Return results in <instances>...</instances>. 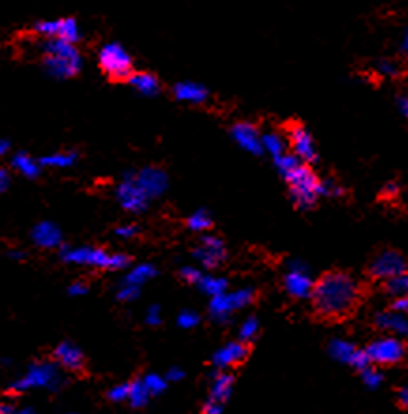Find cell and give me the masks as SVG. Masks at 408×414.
I'll return each instance as SVG.
<instances>
[{
    "label": "cell",
    "instance_id": "6da1fadb",
    "mask_svg": "<svg viewBox=\"0 0 408 414\" xmlns=\"http://www.w3.org/2000/svg\"><path fill=\"white\" fill-rule=\"evenodd\" d=\"M361 298V286L352 275L330 272L318 279L312 290V305L322 318H345L352 313Z\"/></svg>",
    "mask_w": 408,
    "mask_h": 414
},
{
    "label": "cell",
    "instance_id": "7a4b0ae2",
    "mask_svg": "<svg viewBox=\"0 0 408 414\" xmlns=\"http://www.w3.org/2000/svg\"><path fill=\"white\" fill-rule=\"evenodd\" d=\"M275 166L281 177L288 183L290 200L294 201V206L299 209H310L316 204L322 179L316 177L309 164H305L294 153H284L275 160Z\"/></svg>",
    "mask_w": 408,
    "mask_h": 414
},
{
    "label": "cell",
    "instance_id": "3957f363",
    "mask_svg": "<svg viewBox=\"0 0 408 414\" xmlns=\"http://www.w3.org/2000/svg\"><path fill=\"white\" fill-rule=\"evenodd\" d=\"M43 61L42 66L47 76L55 79H70L74 78L81 66H83V58L81 53L74 45L61 40V38H53V40H43Z\"/></svg>",
    "mask_w": 408,
    "mask_h": 414
},
{
    "label": "cell",
    "instance_id": "277c9868",
    "mask_svg": "<svg viewBox=\"0 0 408 414\" xmlns=\"http://www.w3.org/2000/svg\"><path fill=\"white\" fill-rule=\"evenodd\" d=\"M64 386V377L61 373V367L55 362H34L28 365L27 373L23 375L21 379H17L15 382L8 386L10 393H23L28 390H50V392H56Z\"/></svg>",
    "mask_w": 408,
    "mask_h": 414
},
{
    "label": "cell",
    "instance_id": "5b68a950",
    "mask_svg": "<svg viewBox=\"0 0 408 414\" xmlns=\"http://www.w3.org/2000/svg\"><path fill=\"white\" fill-rule=\"evenodd\" d=\"M98 65L102 72L109 79L120 81V79H130L132 72V57L120 43L109 42L102 45L98 53Z\"/></svg>",
    "mask_w": 408,
    "mask_h": 414
},
{
    "label": "cell",
    "instance_id": "8992f818",
    "mask_svg": "<svg viewBox=\"0 0 408 414\" xmlns=\"http://www.w3.org/2000/svg\"><path fill=\"white\" fill-rule=\"evenodd\" d=\"M365 352L371 360V364L376 365V367L378 365L386 367V365L399 364L407 354V347H405V341L399 337L382 336L367 345Z\"/></svg>",
    "mask_w": 408,
    "mask_h": 414
},
{
    "label": "cell",
    "instance_id": "52a82bcc",
    "mask_svg": "<svg viewBox=\"0 0 408 414\" xmlns=\"http://www.w3.org/2000/svg\"><path fill=\"white\" fill-rule=\"evenodd\" d=\"M316 281H312L309 272V265L305 264L299 258H294L288 262V272L284 273L282 286L288 296L294 300H307L312 296Z\"/></svg>",
    "mask_w": 408,
    "mask_h": 414
},
{
    "label": "cell",
    "instance_id": "ba28073f",
    "mask_svg": "<svg viewBox=\"0 0 408 414\" xmlns=\"http://www.w3.org/2000/svg\"><path fill=\"white\" fill-rule=\"evenodd\" d=\"M61 257L74 265H89L98 270H113V254L98 247H63Z\"/></svg>",
    "mask_w": 408,
    "mask_h": 414
},
{
    "label": "cell",
    "instance_id": "9c48e42d",
    "mask_svg": "<svg viewBox=\"0 0 408 414\" xmlns=\"http://www.w3.org/2000/svg\"><path fill=\"white\" fill-rule=\"evenodd\" d=\"M115 198L128 213H143L151 201V198L136 183L134 172H127L122 175V181L115 188Z\"/></svg>",
    "mask_w": 408,
    "mask_h": 414
},
{
    "label": "cell",
    "instance_id": "30bf717a",
    "mask_svg": "<svg viewBox=\"0 0 408 414\" xmlns=\"http://www.w3.org/2000/svg\"><path fill=\"white\" fill-rule=\"evenodd\" d=\"M369 273H371V277L380 279V281L387 283L391 279L408 273V264L401 252L387 249L378 252L373 258V262L369 264Z\"/></svg>",
    "mask_w": 408,
    "mask_h": 414
},
{
    "label": "cell",
    "instance_id": "8fae6325",
    "mask_svg": "<svg viewBox=\"0 0 408 414\" xmlns=\"http://www.w3.org/2000/svg\"><path fill=\"white\" fill-rule=\"evenodd\" d=\"M226 245L218 236L207 234L200 239V245L192 250V257L196 258L205 270H215L226 260Z\"/></svg>",
    "mask_w": 408,
    "mask_h": 414
},
{
    "label": "cell",
    "instance_id": "7c38bea8",
    "mask_svg": "<svg viewBox=\"0 0 408 414\" xmlns=\"http://www.w3.org/2000/svg\"><path fill=\"white\" fill-rule=\"evenodd\" d=\"M134 179L136 183L141 186V190L147 194L151 200L160 198L168 190L169 179L168 173L164 172L162 168H156V166L141 168V170L134 172Z\"/></svg>",
    "mask_w": 408,
    "mask_h": 414
},
{
    "label": "cell",
    "instance_id": "4fadbf2b",
    "mask_svg": "<svg viewBox=\"0 0 408 414\" xmlns=\"http://www.w3.org/2000/svg\"><path fill=\"white\" fill-rule=\"evenodd\" d=\"M288 142L290 147H292V153H294L297 158H301L305 164H310V162H314L318 158L314 140L310 136L309 130L305 129L303 124H299V122L290 124Z\"/></svg>",
    "mask_w": 408,
    "mask_h": 414
},
{
    "label": "cell",
    "instance_id": "5bb4252c",
    "mask_svg": "<svg viewBox=\"0 0 408 414\" xmlns=\"http://www.w3.org/2000/svg\"><path fill=\"white\" fill-rule=\"evenodd\" d=\"M246 356H248V345L243 341H230V343L222 345L213 354L211 362L218 371H226V369H232L235 365L243 364Z\"/></svg>",
    "mask_w": 408,
    "mask_h": 414
},
{
    "label": "cell",
    "instance_id": "9a60e30c",
    "mask_svg": "<svg viewBox=\"0 0 408 414\" xmlns=\"http://www.w3.org/2000/svg\"><path fill=\"white\" fill-rule=\"evenodd\" d=\"M374 326L387 336L408 339V314L395 313L391 309H386V311L376 313Z\"/></svg>",
    "mask_w": 408,
    "mask_h": 414
},
{
    "label": "cell",
    "instance_id": "2e32d148",
    "mask_svg": "<svg viewBox=\"0 0 408 414\" xmlns=\"http://www.w3.org/2000/svg\"><path fill=\"white\" fill-rule=\"evenodd\" d=\"M53 360L61 369L72 373L81 371L85 365L83 352L78 345L70 343V341H63V343L56 345L55 350H53Z\"/></svg>",
    "mask_w": 408,
    "mask_h": 414
},
{
    "label": "cell",
    "instance_id": "e0dca14e",
    "mask_svg": "<svg viewBox=\"0 0 408 414\" xmlns=\"http://www.w3.org/2000/svg\"><path fill=\"white\" fill-rule=\"evenodd\" d=\"M232 138L241 149H245L246 153H250V155H261V153H264L261 134L250 122H237V124H233Z\"/></svg>",
    "mask_w": 408,
    "mask_h": 414
},
{
    "label": "cell",
    "instance_id": "ac0fdd59",
    "mask_svg": "<svg viewBox=\"0 0 408 414\" xmlns=\"http://www.w3.org/2000/svg\"><path fill=\"white\" fill-rule=\"evenodd\" d=\"M30 239L36 247L40 249H58L63 247V232L56 226L55 222L42 221L34 224V228L30 232Z\"/></svg>",
    "mask_w": 408,
    "mask_h": 414
},
{
    "label": "cell",
    "instance_id": "d6986e66",
    "mask_svg": "<svg viewBox=\"0 0 408 414\" xmlns=\"http://www.w3.org/2000/svg\"><path fill=\"white\" fill-rule=\"evenodd\" d=\"M173 96L184 104H205L209 98V91L196 81H179L173 85Z\"/></svg>",
    "mask_w": 408,
    "mask_h": 414
},
{
    "label": "cell",
    "instance_id": "ffe728a7",
    "mask_svg": "<svg viewBox=\"0 0 408 414\" xmlns=\"http://www.w3.org/2000/svg\"><path fill=\"white\" fill-rule=\"evenodd\" d=\"M233 384H235V377L228 371H217L213 375L211 388H209V401L224 405L226 401L232 397Z\"/></svg>",
    "mask_w": 408,
    "mask_h": 414
},
{
    "label": "cell",
    "instance_id": "44dd1931",
    "mask_svg": "<svg viewBox=\"0 0 408 414\" xmlns=\"http://www.w3.org/2000/svg\"><path fill=\"white\" fill-rule=\"evenodd\" d=\"M328 352H330V356L339 362V364H346L352 367L354 362H356V358L361 352V349H358L352 341H346V339H331L330 345H328Z\"/></svg>",
    "mask_w": 408,
    "mask_h": 414
},
{
    "label": "cell",
    "instance_id": "7402d4cb",
    "mask_svg": "<svg viewBox=\"0 0 408 414\" xmlns=\"http://www.w3.org/2000/svg\"><path fill=\"white\" fill-rule=\"evenodd\" d=\"M10 164L14 168L15 172L21 173L23 177L27 179H34L40 175L42 172V164H40V160H34V158L27 155V153H15L12 155V160H10Z\"/></svg>",
    "mask_w": 408,
    "mask_h": 414
},
{
    "label": "cell",
    "instance_id": "603a6c76",
    "mask_svg": "<svg viewBox=\"0 0 408 414\" xmlns=\"http://www.w3.org/2000/svg\"><path fill=\"white\" fill-rule=\"evenodd\" d=\"M128 83L132 85L134 91H138L143 96H155L160 91V83H158V79L153 76V74H149V72H134L130 79H128Z\"/></svg>",
    "mask_w": 408,
    "mask_h": 414
},
{
    "label": "cell",
    "instance_id": "cb8c5ba5",
    "mask_svg": "<svg viewBox=\"0 0 408 414\" xmlns=\"http://www.w3.org/2000/svg\"><path fill=\"white\" fill-rule=\"evenodd\" d=\"M76 160H78L76 151H58L40 158V164L42 168H70L76 164Z\"/></svg>",
    "mask_w": 408,
    "mask_h": 414
},
{
    "label": "cell",
    "instance_id": "d4e9b609",
    "mask_svg": "<svg viewBox=\"0 0 408 414\" xmlns=\"http://www.w3.org/2000/svg\"><path fill=\"white\" fill-rule=\"evenodd\" d=\"M197 288L209 296V298H217L222 294L228 292V281L224 277H217V275H204L202 281L197 283Z\"/></svg>",
    "mask_w": 408,
    "mask_h": 414
},
{
    "label": "cell",
    "instance_id": "484cf974",
    "mask_svg": "<svg viewBox=\"0 0 408 414\" xmlns=\"http://www.w3.org/2000/svg\"><path fill=\"white\" fill-rule=\"evenodd\" d=\"M261 145H264V153H268L273 157V160H277L279 157H282L286 153V142L279 132L269 130L266 134H261Z\"/></svg>",
    "mask_w": 408,
    "mask_h": 414
},
{
    "label": "cell",
    "instance_id": "4316f807",
    "mask_svg": "<svg viewBox=\"0 0 408 414\" xmlns=\"http://www.w3.org/2000/svg\"><path fill=\"white\" fill-rule=\"evenodd\" d=\"M156 275V268L151 264H138L134 265L132 270H128L127 277H125V281L122 283H127V285H134V286H140L145 285L147 281H151V279Z\"/></svg>",
    "mask_w": 408,
    "mask_h": 414
},
{
    "label": "cell",
    "instance_id": "83f0119b",
    "mask_svg": "<svg viewBox=\"0 0 408 414\" xmlns=\"http://www.w3.org/2000/svg\"><path fill=\"white\" fill-rule=\"evenodd\" d=\"M149 397H151V393H149V390L143 384V380L136 379L130 382V397H128L130 407L143 408L149 403Z\"/></svg>",
    "mask_w": 408,
    "mask_h": 414
},
{
    "label": "cell",
    "instance_id": "f1b7e54d",
    "mask_svg": "<svg viewBox=\"0 0 408 414\" xmlns=\"http://www.w3.org/2000/svg\"><path fill=\"white\" fill-rule=\"evenodd\" d=\"M58 38L64 40V42L68 43H76L79 42V38H81V30H79V25L76 19H72V17H66V19H61V29H58Z\"/></svg>",
    "mask_w": 408,
    "mask_h": 414
},
{
    "label": "cell",
    "instance_id": "f546056e",
    "mask_svg": "<svg viewBox=\"0 0 408 414\" xmlns=\"http://www.w3.org/2000/svg\"><path fill=\"white\" fill-rule=\"evenodd\" d=\"M186 224H189V228H191L192 232H207V230L213 226V219L211 215L207 213L205 209H197V211H194V213L189 217Z\"/></svg>",
    "mask_w": 408,
    "mask_h": 414
},
{
    "label": "cell",
    "instance_id": "4dcf8cb0",
    "mask_svg": "<svg viewBox=\"0 0 408 414\" xmlns=\"http://www.w3.org/2000/svg\"><path fill=\"white\" fill-rule=\"evenodd\" d=\"M384 288L391 298H408V273L384 283Z\"/></svg>",
    "mask_w": 408,
    "mask_h": 414
},
{
    "label": "cell",
    "instance_id": "1f68e13d",
    "mask_svg": "<svg viewBox=\"0 0 408 414\" xmlns=\"http://www.w3.org/2000/svg\"><path fill=\"white\" fill-rule=\"evenodd\" d=\"M258 329H260L258 318H256V316H246L239 326V341H243V343L253 341L254 337L258 336Z\"/></svg>",
    "mask_w": 408,
    "mask_h": 414
},
{
    "label": "cell",
    "instance_id": "d6a6232c",
    "mask_svg": "<svg viewBox=\"0 0 408 414\" xmlns=\"http://www.w3.org/2000/svg\"><path fill=\"white\" fill-rule=\"evenodd\" d=\"M359 375H361V382H363L365 388H369V390H376V388H380L382 382H384V375H382V371L376 365L367 367L365 371H361Z\"/></svg>",
    "mask_w": 408,
    "mask_h": 414
},
{
    "label": "cell",
    "instance_id": "836d02e7",
    "mask_svg": "<svg viewBox=\"0 0 408 414\" xmlns=\"http://www.w3.org/2000/svg\"><path fill=\"white\" fill-rule=\"evenodd\" d=\"M141 380H143V384H145V388H147L151 395H160V393L168 388L166 377L156 375V373H149V375H145Z\"/></svg>",
    "mask_w": 408,
    "mask_h": 414
},
{
    "label": "cell",
    "instance_id": "e575fe53",
    "mask_svg": "<svg viewBox=\"0 0 408 414\" xmlns=\"http://www.w3.org/2000/svg\"><path fill=\"white\" fill-rule=\"evenodd\" d=\"M58 29H61V19H45V21H38L34 25V32L36 34L43 36L45 40H53V38H58Z\"/></svg>",
    "mask_w": 408,
    "mask_h": 414
},
{
    "label": "cell",
    "instance_id": "d590c367",
    "mask_svg": "<svg viewBox=\"0 0 408 414\" xmlns=\"http://www.w3.org/2000/svg\"><path fill=\"white\" fill-rule=\"evenodd\" d=\"M197 324H200V314L196 311H191V309H184L179 313L177 316V326L183 329H192L196 328Z\"/></svg>",
    "mask_w": 408,
    "mask_h": 414
},
{
    "label": "cell",
    "instance_id": "8d00e7d4",
    "mask_svg": "<svg viewBox=\"0 0 408 414\" xmlns=\"http://www.w3.org/2000/svg\"><path fill=\"white\" fill-rule=\"evenodd\" d=\"M374 70L378 72L382 78H395L399 74V65L395 61H389V58H382V61L374 63Z\"/></svg>",
    "mask_w": 408,
    "mask_h": 414
},
{
    "label": "cell",
    "instance_id": "74e56055",
    "mask_svg": "<svg viewBox=\"0 0 408 414\" xmlns=\"http://www.w3.org/2000/svg\"><path fill=\"white\" fill-rule=\"evenodd\" d=\"M128 397H130V382L115 384L107 392V400L113 401V403H122V401H128Z\"/></svg>",
    "mask_w": 408,
    "mask_h": 414
},
{
    "label": "cell",
    "instance_id": "f35d334b",
    "mask_svg": "<svg viewBox=\"0 0 408 414\" xmlns=\"http://www.w3.org/2000/svg\"><path fill=\"white\" fill-rule=\"evenodd\" d=\"M141 294V288L140 286H134V285H127V283H122V285L119 286V290H117V300L119 301H134L140 298Z\"/></svg>",
    "mask_w": 408,
    "mask_h": 414
},
{
    "label": "cell",
    "instance_id": "ab89813d",
    "mask_svg": "<svg viewBox=\"0 0 408 414\" xmlns=\"http://www.w3.org/2000/svg\"><path fill=\"white\" fill-rule=\"evenodd\" d=\"M343 188L335 183V181H331V179H322V183H320V196H325V198H339V196H343Z\"/></svg>",
    "mask_w": 408,
    "mask_h": 414
},
{
    "label": "cell",
    "instance_id": "60d3db41",
    "mask_svg": "<svg viewBox=\"0 0 408 414\" xmlns=\"http://www.w3.org/2000/svg\"><path fill=\"white\" fill-rule=\"evenodd\" d=\"M181 277L186 281V283H191V285H196L202 281V277H204L205 273L200 272V268H196V265H183L181 268Z\"/></svg>",
    "mask_w": 408,
    "mask_h": 414
},
{
    "label": "cell",
    "instance_id": "b9f144b4",
    "mask_svg": "<svg viewBox=\"0 0 408 414\" xmlns=\"http://www.w3.org/2000/svg\"><path fill=\"white\" fill-rule=\"evenodd\" d=\"M160 322H162L160 307H158V305H151V307L145 311V324H149V326H158Z\"/></svg>",
    "mask_w": 408,
    "mask_h": 414
},
{
    "label": "cell",
    "instance_id": "7bdbcfd3",
    "mask_svg": "<svg viewBox=\"0 0 408 414\" xmlns=\"http://www.w3.org/2000/svg\"><path fill=\"white\" fill-rule=\"evenodd\" d=\"M136 234H138V226L136 224H125V226L115 228V236L119 237V239H132Z\"/></svg>",
    "mask_w": 408,
    "mask_h": 414
},
{
    "label": "cell",
    "instance_id": "ee69618b",
    "mask_svg": "<svg viewBox=\"0 0 408 414\" xmlns=\"http://www.w3.org/2000/svg\"><path fill=\"white\" fill-rule=\"evenodd\" d=\"M87 292H89V286L81 283V281H76V283H72L68 286V296H72V298H79V296H85Z\"/></svg>",
    "mask_w": 408,
    "mask_h": 414
},
{
    "label": "cell",
    "instance_id": "f6af8a7d",
    "mask_svg": "<svg viewBox=\"0 0 408 414\" xmlns=\"http://www.w3.org/2000/svg\"><path fill=\"white\" fill-rule=\"evenodd\" d=\"M389 309L395 313L408 314V298H394L389 303Z\"/></svg>",
    "mask_w": 408,
    "mask_h": 414
},
{
    "label": "cell",
    "instance_id": "bcb514c9",
    "mask_svg": "<svg viewBox=\"0 0 408 414\" xmlns=\"http://www.w3.org/2000/svg\"><path fill=\"white\" fill-rule=\"evenodd\" d=\"M222 408L224 405H220V403H215V401H205L204 408H202V414H222Z\"/></svg>",
    "mask_w": 408,
    "mask_h": 414
},
{
    "label": "cell",
    "instance_id": "7dc6e473",
    "mask_svg": "<svg viewBox=\"0 0 408 414\" xmlns=\"http://www.w3.org/2000/svg\"><path fill=\"white\" fill-rule=\"evenodd\" d=\"M184 379V371L181 369V367H169V371L166 373V380H169V382H179V380Z\"/></svg>",
    "mask_w": 408,
    "mask_h": 414
},
{
    "label": "cell",
    "instance_id": "c3c4849f",
    "mask_svg": "<svg viewBox=\"0 0 408 414\" xmlns=\"http://www.w3.org/2000/svg\"><path fill=\"white\" fill-rule=\"evenodd\" d=\"M395 104H397L399 113L408 119V94H399V96H397V100H395Z\"/></svg>",
    "mask_w": 408,
    "mask_h": 414
},
{
    "label": "cell",
    "instance_id": "681fc988",
    "mask_svg": "<svg viewBox=\"0 0 408 414\" xmlns=\"http://www.w3.org/2000/svg\"><path fill=\"white\" fill-rule=\"evenodd\" d=\"M397 401L405 411H408V386H402L401 390L397 392Z\"/></svg>",
    "mask_w": 408,
    "mask_h": 414
},
{
    "label": "cell",
    "instance_id": "f907efd6",
    "mask_svg": "<svg viewBox=\"0 0 408 414\" xmlns=\"http://www.w3.org/2000/svg\"><path fill=\"white\" fill-rule=\"evenodd\" d=\"M10 181H12V177H10V172H8L6 168H2L0 170V190L4 193L8 186H10Z\"/></svg>",
    "mask_w": 408,
    "mask_h": 414
},
{
    "label": "cell",
    "instance_id": "816d5d0a",
    "mask_svg": "<svg viewBox=\"0 0 408 414\" xmlns=\"http://www.w3.org/2000/svg\"><path fill=\"white\" fill-rule=\"evenodd\" d=\"M397 190H399V188H397L395 183H387V185L382 188V194H384V198H395V196H397Z\"/></svg>",
    "mask_w": 408,
    "mask_h": 414
},
{
    "label": "cell",
    "instance_id": "f5cc1de1",
    "mask_svg": "<svg viewBox=\"0 0 408 414\" xmlns=\"http://www.w3.org/2000/svg\"><path fill=\"white\" fill-rule=\"evenodd\" d=\"M17 413V407H15L12 401H2L0 405V414H15Z\"/></svg>",
    "mask_w": 408,
    "mask_h": 414
},
{
    "label": "cell",
    "instance_id": "db71d44e",
    "mask_svg": "<svg viewBox=\"0 0 408 414\" xmlns=\"http://www.w3.org/2000/svg\"><path fill=\"white\" fill-rule=\"evenodd\" d=\"M10 151H12V142H10L8 138H2V140H0V155L4 157Z\"/></svg>",
    "mask_w": 408,
    "mask_h": 414
},
{
    "label": "cell",
    "instance_id": "11a10c76",
    "mask_svg": "<svg viewBox=\"0 0 408 414\" xmlns=\"http://www.w3.org/2000/svg\"><path fill=\"white\" fill-rule=\"evenodd\" d=\"M6 254L8 258H12V260H23V258H25V252L19 249H10Z\"/></svg>",
    "mask_w": 408,
    "mask_h": 414
},
{
    "label": "cell",
    "instance_id": "9f6ffc18",
    "mask_svg": "<svg viewBox=\"0 0 408 414\" xmlns=\"http://www.w3.org/2000/svg\"><path fill=\"white\" fill-rule=\"evenodd\" d=\"M401 50L402 53L408 57V27L405 29V34H402V42H401Z\"/></svg>",
    "mask_w": 408,
    "mask_h": 414
},
{
    "label": "cell",
    "instance_id": "6f0895ef",
    "mask_svg": "<svg viewBox=\"0 0 408 414\" xmlns=\"http://www.w3.org/2000/svg\"><path fill=\"white\" fill-rule=\"evenodd\" d=\"M15 414H40L38 411H34V408L30 407H25V408H17V413Z\"/></svg>",
    "mask_w": 408,
    "mask_h": 414
},
{
    "label": "cell",
    "instance_id": "680465c9",
    "mask_svg": "<svg viewBox=\"0 0 408 414\" xmlns=\"http://www.w3.org/2000/svg\"><path fill=\"white\" fill-rule=\"evenodd\" d=\"M66 414H78V413H66Z\"/></svg>",
    "mask_w": 408,
    "mask_h": 414
}]
</instances>
